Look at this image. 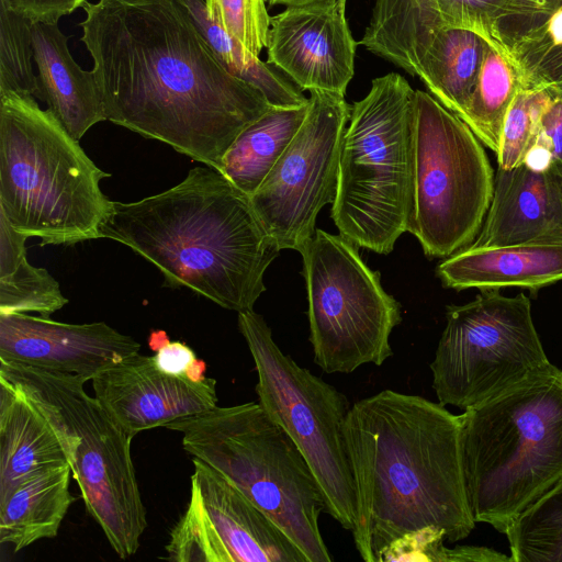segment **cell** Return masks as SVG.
I'll list each match as a JSON object with an SVG mask.
<instances>
[{
    "instance_id": "10",
    "label": "cell",
    "mask_w": 562,
    "mask_h": 562,
    "mask_svg": "<svg viewBox=\"0 0 562 562\" xmlns=\"http://www.w3.org/2000/svg\"><path fill=\"white\" fill-rule=\"evenodd\" d=\"M414 202L408 232L430 258H447L479 234L493 193L480 139L431 93L415 90Z\"/></svg>"
},
{
    "instance_id": "12",
    "label": "cell",
    "mask_w": 562,
    "mask_h": 562,
    "mask_svg": "<svg viewBox=\"0 0 562 562\" xmlns=\"http://www.w3.org/2000/svg\"><path fill=\"white\" fill-rule=\"evenodd\" d=\"M531 317L530 300L481 290L449 305L430 363L438 402L462 411L494 398L550 369Z\"/></svg>"
},
{
    "instance_id": "3",
    "label": "cell",
    "mask_w": 562,
    "mask_h": 562,
    "mask_svg": "<svg viewBox=\"0 0 562 562\" xmlns=\"http://www.w3.org/2000/svg\"><path fill=\"white\" fill-rule=\"evenodd\" d=\"M101 238L151 262L165 285L188 288L237 313L254 310L281 250L249 196L209 166L194 167L161 193L113 201Z\"/></svg>"
},
{
    "instance_id": "16",
    "label": "cell",
    "mask_w": 562,
    "mask_h": 562,
    "mask_svg": "<svg viewBox=\"0 0 562 562\" xmlns=\"http://www.w3.org/2000/svg\"><path fill=\"white\" fill-rule=\"evenodd\" d=\"M95 398L132 438L137 434L217 405L216 380L162 372L153 356L131 355L92 379Z\"/></svg>"
},
{
    "instance_id": "25",
    "label": "cell",
    "mask_w": 562,
    "mask_h": 562,
    "mask_svg": "<svg viewBox=\"0 0 562 562\" xmlns=\"http://www.w3.org/2000/svg\"><path fill=\"white\" fill-rule=\"evenodd\" d=\"M499 32L525 88L562 87V3L540 13L507 18Z\"/></svg>"
},
{
    "instance_id": "40",
    "label": "cell",
    "mask_w": 562,
    "mask_h": 562,
    "mask_svg": "<svg viewBox=\"0 0 562 562\" xmlns=\"http://www.w3.org/2000/svg\"><path fill=\"white\" fill-rule=\"evenodd\" d=\"M529 1L532 2L540 10H547L551 7L562 3V0H529Z\"/></svg>"
},
{
    "instance_id": "2",
    "label": "cell",
    "mask_w": 562,
    "mask_h": 562,
    "mask_svg": "<svg viewBox=\"0 0 562 562\" xmlns=\"http://www.w3.org/2000/svg\"><path fill=\"white\" fill-rule=\"evenodd\" d=\"M342 435L355 487V547L366 562L403 535L436 527L465 539L473 519L463 476L461 415L383 390L350 406Z\"/></svg>"
},
{
    "instance_id": "28",
    "label": "cell",
    "mask_w": 562,
    "mask_h": 562,
    "mask_svg": "<svg viewBox=\"0 0 562 562\" xmlns=\"http://www.w3.org/2000/svg\"><path fill=\"white\" fill-rule=\"evenodd\" d=\"M521 88L522 78L513 58L487 44L476 83L461 119L495 154L499 149L506 113Z\"/></svg>"
},
{
    "instance_id": "31",
    "label": "cell",
    "mask_w": 562,
    "mask_h": 562,
    "mask_svg": "<svg viewBox=\"0 0 562 562\" xmlns=\"http://www.w3.org/2000/svg\"><path fill=\"white\" fill-rule=\"evenodd\" d=\"M553 93V86L524 87L518 91L503 124L496 154L499 168L509 169L526 160L537 144L540 120Z\"/></svg>"
},
{
    "instance_id": "37",
    "label": "cell",
    "mask_w": 562,
    "mask_h": 562,
    "mask_svg": "<svg viewBox=\"0 0 562 562\" xmlns=\"http://www.w3.org/2000/svg\"><path fill=\"white\" fill-rule=\"evenodd\" d=\"M88 0H0V5L30 21L58 23L64 15L83 8Z\"/></svg>"
},
{
    "instance_id": "29",
    "label": "cell",
    "mask_w": 562,
    "mask_h": 562,
    "mask_svg": "<svg viewBox=\"0 0 562 562\" xmlns=\"http://www.w3.org/2000/svg\"><path fill=\"white\" fill-rule=\"evenodd\" d=\"M504 535L513 562H562V480L528 506Z\"/></svg>"
},
{
    "instance_id": "23",
    "label": "cell",
    "mask_w": 562,
    "mask_h": 562,
    "mask_svg": "<svg viewBox=\"0 0 562 562\" xmlns=\"http://www.w3.org/2000/svg\"><path fill=\"white\" fill-rule=\"evenodd\" d=\"M307 109L308 103L299 108L271 106L237 136L223 157L220 172L250 196L292 142Z\"/></svg>"
},
{
    "instance_id": "13",
    "label": "cell",
    "mask_w": 562,
    "mask_h": 562,
    "mask_svg": "<svg viewBox=\"0 0 562 562\" xmlns=\"http://www.w3.org/2000/svg\"><path fill=\"white\" fill-rule=\"evenodd\" d=\"M350 115L345 97L310 91L306 116L282 156L249 196L279 248L299 251L337 193L339 149Z\"/></svg>"
},
{
    "instance_id": "17",
    "label": "cell",
    "mask_w": 562,
    "mask_h": 562,
    "mask_svg": "<svg viewBox=\"0 0 562 562\" xmlns=\"http://www.w3.org/2000/svg\"><path fill=\"white\" fill-rule=\"evenodd\" d=\"M140 347L104 322L67 324L26 313L0 314V360L7 362L91 381Z\"/></svg>"
},
{
    "instance_id": "34",
    "label": "cell",
    "mask_w": 562,
    "mask_h": 562,
    "mask_svg": "<svg viewBox=\"0 0 562 562\" xmlns=\"http://www.w3.org/2000/svg\"><path fill=\"white\" fill-rule=\"evenodd\" d=\"M446 532L429 526L403 535L380 554L379 562L425 561L443 562Z\"/></svg>"
},
{
    "instance_id": "30",
    "label": "cell",
    "mask_w": 562,
    "mask_h": 562,
    "mask_svg": "<svg viewBox=\"0 0 562 562\" xmlns=\"http://www.w3.org/2000/svg\"><path fill=\"white\" fill-rule=\"evenodd\" d=\"M422 12L442 27L475 32L488 45L509 56L499 26L510 16H525L539 11L528 0H411ZM514 60V59H513Z\"/></svg>"
},
{
    "instance_id": "1",
    "label": "cell",
    "mask_w": 562,
    "mask_h": 562,
    "mask_svg": "<svg viewBox=\"0 0 562 562\" xmlns=\"http://www.w3.org/2000/svg\"><path fill=\"white\" fill-rule=\"evenodd\" d=\"M81 41L106 120L221 170L237 136L271 105L220 61L180 0L83 5Z\"/></svg>"
},
{
    "instance_id": "36",
    "label": "cell",
    "mask_w": 562,
    "mask_h": 562,
    "mask_svg": "<svg viewBox=\"0 0 562 562\" xmlns=\"http://www.w3.org/2000/svg\"><path fill=\"white\" fill-rule=\"evenodd\" d=\"M535 147L544 150L550 161L562 168V87H554L553 97L542 113Z\"/></svg>"
},
{
    "instance_id": "27",
    "label": "cell",
    "mask_w": 562,
    "mask_h": 562,
    "mask_svg": "<svg viewBox=\"0 0 562 562\" xmlns=\"http://www.w3.org/2000/svg\"><path fill=\"white\" fill-rule=\"evenodd\" d=\"M198 30L224 67L235 77L257 88L274 108H297L308 98L281 70L245 49L224 30L211 21L204 0H180Z\"/></svg>"
},
{
    "instance_id": "38",
    "label": "cell",
    "mask_w": 562,
    "mask_h": 562,
    "mask_svg": "<svg viewBox=\"0 0 562 562\" xmlns=\"http://www.w3.org/2000/svg\"><path fill=\"white\" fill-rule=\"evenodd\" d=\"M460 561H512L510 557H506L499 552L485 547H456L453 549H445L443 562Z\"/></svg>"
},
{
    "instance_id": "7",
    "label": "cell",
    "mask_w": 562,
    "mask_h": 562,
    "mask_svg": "<svg viewBox=\"0 0 562 562\" xmlns=\"http://www.w3.org/2000/svg\"><path fill=\"white\" fill-rule=\"evenodd\" d=\"M182 447L232 481L302 550L308 562H331L318 518V484L301 451L256 402L216 405L165 425Z\"/></svg>"
},
{
    "instance_id": "22",
    "label": "cell",
    "mask_w": 562,
    "mask_h": 562,
    "mask_svg": "<svg viewBox=\"0 0 562 562\" xmlns=\"http://www.w3.org/2000/svg\"><path fill=\"white\" fill-rule=\"evenodd\" d=\"M68 463L35 472L0 503V542L18 552L41 539H52L75 497L69 491Z\"/></svg>"
},
{
    "instance_id": "4",
    "label": "cell",
    "mask_w": 562,
    "mask_h": 562,
    "mask_svg": "<svg viewBox=\"0 0 562 562\" xmlns=\"http://www.w3.org/2000/svg\"><path fill=\"white\" fill-rule=\"evenodd\" d=\"M110 176L34 97L0 93V213L16 232L41 246L101 238Z\"/></svg>"
},
{
    "instance_id": "26",
    "label": "cell",
    "mask_w": 562,
    "mask_h": 562,
    "mask_svg": "<svg viewBox=\"0 0 562 562\" xmlns=\"http://www.w3.org/2000/svg\"><path fill=\"white\" fill-rule=\"evenodd\" d=\"M27 238L0 213V314L36 312L49 317L68 300L46 269L27 261Z\"/></svg>"
},
{
    "instance_id": "33",
    "label": "cell",
    "mask_w": 562,
    "mask_h": 562,
    "mask_svg": "<svg viewBox=\"0 0 562 562\" xmlns=\"http://www.w3.org/2000/svg\"><path fill=\"white\" fill-rule=\"evenodd\" d=\"M211 21L259 57L267 47L271 16L266 0H204Z\"/></svg>"
},
{
    "instance_id": "21",
    "label": "cell",
    "mask_w": 562,
    "mask_h": 562,
    "mask_svg": "<svg viewBox=\"0 0 562 562\" xmlns=\"http://www.w3.org/2000/svg\"><path fill=\"white\" fill-rule=\"evenodd\" d=\"M68 463L45 417L0 376V503L29 476Z\"/></svg>"
},
{
    "instance_id": "15",
    "label": "cell",
    "mask_w": 562,
    "mask_h": 562,
    "mask_svg": "<svg viewBox=\"0 0 562 562\" xmlns=\"http://www.w3.org/2000/svg\"><path fill=\"white\" fill-rule=\"evenodd\" d=\"M346 2L292 5L271 16L267 61L302 91L346 94L355 74L357 49Z\"/></svg>"
},
{
    "instance_id": "14",
    "label": "cell",
    "mask_w": 562,
    "mask_h": 562,
    "mask_svg": "<svg viewBox=\"0 0 562 562\" xmlns=\"http://www.w3.org/2000/svg\"><path fill=\"white\" fill-rule=\"evenodd\" d=\"M190 498L172 527L173 562H308L291 538L232 481L193 458Z\"/></svg>"
},
{
    "instance_id": "35",
    "label": "cell",
    "mask_w": 562,
    "mask_h": 562,
    "mask_svg": "<svg viewBox=\"0 0 562 562\" xmlns=\"http://www.w3.org/2000/svg\"><path fill=\"white\" fill-rule=\"evenodd\" d=\"M156 366L165 373L176 376H188L193 380L206 378V364L199 359L187 344L171 341L164 330L153 331L148 338Z\"/></svg>"
},
{
    "instance_id": "6",
    "label": "cell",
    "mask_w": 562,
    "mask_h": 562,
    "mask_svg": "<svg viewBox=\"0 0 562 562\" xmlns=\"http://www.w3.org/2000/svg\"><path fill=\"white\" fill-rule=\"evenodd\" d=\"M415 90L396 72L372 80L350 105L331 218L357 247L390 254L408 232L414 202Z\"/></svg>"
},
{
    "instance_id": "32",
    "label": "cell",
    "mask_w": 562,
    "mask_h": 562,
    "mask_svg": "<svg viewBox=\"0 0 562 562\" xmlns=\"http://www.w3.org/2000/svg\"><path fill=\"white\" fill-rule=\"evenodd\" d=\"M31 21L0 5V93L15 92L36 99Z\"/></svg>"
},
{
    "instance_id": "11",
    "label": "cell",
    "mask_w": 562,
    "mask_h": 562,
    "mask_svg": "<svg viewBox=\"0 0 562 562\" xmlns=\"http://www.w3.org/2000/svg\"><path fill=\"white\" fill-rule=\"evenodd\" d=\"M308 301L314 362L326 373L382 366L393 356L390 337L401 305L382 286L380 273L340 234L316 228L299 250Z\"/></svg>"
},
{
    "instance_id": "39",
    "label": "cell",
    "mask_w": 562,
    "mask_h": 562,
    "mask_svg": "<svg viewBox=\"0 0 562 562\" xmlns=\"http://www.w3.org/2000/svg\"><path fill=\"white\" fill-rule=\"evenodd\" d=\"M324 1H333V0H268L269 5H285V7H292V5H303V4H310V3H317V2H324Z\"/></svg>"
},
{
    "instance_id": "8",
    "label": "cell",
    "mask_w": 562,
    "mask_h": 562,
    "mask_svg": "<svg viewBox=\"0 0 562 562\" xmlns=\"http://www.w3.org/2000/svg\"><path fill=\"white\" fill-rule=\"evenodd\" d=\"M0 376L56 434L85 507L120 559L134 555L147 527L131 453L132 437L85 391V378L0 360Z\"/></svg>"
},
{
    "instance_id": "18",
    "label": "cell",
    "mask_w": 562,
    "mask_h": 562,
    "mask_svg": "<svg viewBox=\"0 0 562 562\" xmlns=\"http://www.w3.org/2000/svg\"><path fill=\"white\" fill-rule=\"evenodd\" d=\"M562 244V168L532 150L494 177L492 200L470 247Z\"/></svg>"
},
{
    "instance_id": "5",
    "label": "cell",
    "mask_w": 562,
    "mask_h": 562,
    "mask_svg": "<svg viewBox=\"0 0 562 562\" xmlns=\"http://www.w3.org/2000/svg\"><path fill=\"white\" fill-rule=\"evenodd\" d=\"M460 415L473 519L505 533L562 480V370L552 366Z\"/></svg>"
},
{
    "instance_id": "19",
    "label": "cell",
    "mask_w": 562,
    "mask_h": 562,
    "mask_svg": "<svg viewBox=\"0 0 562 562\" xmlns=\"http://www.w3.org/2000/svg\"><path fill=\"white\" fill-rule=\"evenodd\" d=\"M31 37L38 70L36 99L44 101L79 140L94 124L106 120L95 75L75 61L58 23L31 21Z\"/></svg>"
},
{
    "instance_id": "20",
    "label": "cell",
    "mask_w": 562,
    "mask_h": 562,
    "mask_svg": "<svg viewBox=\"0 0 562 562\" xmlns=\"http://www.w3.org/2000/svg\"><path fill=\"white\" fill-rule=\"evenodd\" d=\"M437 276L454 290L515 286L536 291L562 280V244L468 246L443 259Z\"/></svg>"
},
{
    "instance_id": "24",
    "label": "cell",
    "mask_w": 562,
    "mask_h": 562,
    "mask_svg": "<svg viewBox=\"0 0 562 562\" xmlns=\"http://www.w3.org/2000/svg\"><path fill=\"white\" fill-rule=\"evenodd\" d=\"M487 42L473 31L441 27L417 77L460 119L476 83Z\"/></svg>"
},
{
    "instance_id": "9",
    "label": "cell",
    "mask_w": 562,
    "mask_h": 562,
    "mask_svg": "<svg viewBox=\"0 0 562 562\" xmlns=\"http://www.w3.org/2000/svg\"><path fill=\"white\" fill-rule=\"evenodd\" d=\"M237 323L257 371L258 403L303 454L323 495L325 513L352 530L355 487L342 435L351 406L348 398L285 355L254 310L238 313Z\"/></svg>"
}]
</instances>
